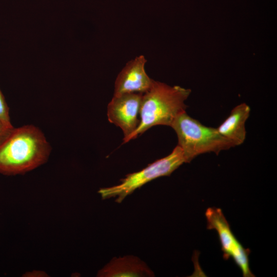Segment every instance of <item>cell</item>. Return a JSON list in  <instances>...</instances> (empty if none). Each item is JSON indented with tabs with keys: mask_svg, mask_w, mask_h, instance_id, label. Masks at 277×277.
I'll use <instances>...</instances> for the list:
<instances>
[{
	"mask_svg": "<svg viewBox=\"0 0 277 277\" xmlns=\"http://www.w3.org/2000/svg\"><path fill=\"white\" fill-rule=\"evenodd\" d=\"M205 216L207 228L215 230L218 234L224 259L231 258L240 268L244 277L254 276L249 268L248 256L250 250L244 248L235 238L222 210L208 208Z\"/></svg>",
	"mask_w": 277,
	"mask_h": 277,
	"instance_id": "5b68a950",
	"label": "cell"
},
{
	"mask_svg": "<svg viewBox=\"0 0 277 277\" xmlns=\"http://www.w3.org/2000/svg\"><path fill=\"white\" fill-rule=\"evenodd\" d=\"M250 110V107L246 103L237 105L216 128L220 134L234 147L242 144L246 139L245 123L249 116Z\"/></svg>",
	"mask_w": 277,
	"mask_h": 277,
	"instance_id": "ba28073f",
	"label": "cell"
},
{
	"mask_svg": "<svg viewBox=\"0 0 277 277\" xmlns=\"http://www.w3.org/2000/svg\"><path fill=\"white\" fill-rule=\"evenodd\" d=\"M184 163H187L186 159L182 149L177 145L167 156L149 164L141 171L127 174L121 180L120 184L101 188L98 192L103 199L115 197V202L121 203L136 189L156 178L169 176Z\"/></svg>",
	"mask_w": 277,
	"mask_h": 277,
	"instance_id": "277c9868",
	"label": "cell"
},
{
	"mask_svg": "<svg viewBox=\"0 0 277 277\" xmlns=\"http://www.w3.org/2000/svg\"><path fill=\"white\" fill-rule=\"evenodd\" d=\"M98 276H152L153 273L139 258L132 255L114 258L100 270Z\"/></svg>",
	"mask_w": 277,
	"mask_h": 277,
	"instance_id": "9c48e42d",
	"label": "cell"
},
{
	"mask_svg": "<svg viewBox=\"0 0 277 277\" xmlns=\"http://www.w3.org/2000/svg\"><path fill=\"white\" fill-rule=\"evenodd\" d=\"M147 60L143 55L129 61L118 74L113 95L126 93H144L150 88L153 80L145 70Z\"/></svg>",
	"mask_w": 277,
	"mask_h": 277,
	"instance_id": "52a82bcc",
	"label": "cell"
},
{
	"mask_svg": "<svg viewBox=\"0 0 277 277\" xmlns=\"http://www.w3.org/2000/svg\"><path fill=\"white\" fill-rule=\"evenodd\" d=\"M13 128H8L0 121V145L6 140Z\"/></svg>",
	"mask_w": 277,
	"mask_h": 277,
	"instance_id": "8fae6325",
	"label": "cell"
},
{
	"mask_svg": "<svg viewBox=\"0 0 277 277\" xmlns=\"http://www.w3.org/2000/svg\"><path fill=\"white\" fill-rule=\"evenodd\" d=\"M170 127L176 134L177 145L182 149L187 163L200 154L209 152L219 154L234 147L220 134L216 128L203 125L186 111L180 114Z\"/></svg>",
	"mask_w": 277,
	"mask_h": 277,
	"instance_id": "3957f363",
	"label": "cell"
},
{
	"mask_svg": "<svg viewBox=\"0 0 277 277\" xmlns=\"http://www.w3.org/2000/svg\"><path fill=\"white\" fill-rule=\"evenodd\" d=\"M0 121L8 128H13L9 114V108L0 90Z\"/></svg>",
	"mask_w": 277,
	"mask_h": 277,
	"instance_id": "30bf717a",
	"label": "cell"
},
{
	"mask_svg": "<svg viewBox=\"0 0 277 277\" xmlns=\"http://www.w3.org/2000/svg\"><path fill=\"white\" fill-rule=\"evenodd\" d=\"M143 94L133 92L113 95L108 105V119L122 130L123 143L140 124L138 115Z\"/></svg>",
	"mask_w": 277,
	"mask_h": 277,
	"instance_id": "8992f818",
	"label": "cell"
},
{
	"mask_svg": "<svg viewBox=\"0 0 277 277\" xmlns=\"http://www.w3.org/2000/svg\"><path fill=\"white\" fill-rule=\"evenodd\" d=\"M191 90L179 86H170L153 80L150 88L143 94L140 124L125 143L136 138L156 125L171 126L174 120L187 107L185 102Z\"/></svg>",
	"mask_w": 277,
	"mask_h": 277,
	"instance_id": "7a4b0ae2",
	"label": "cell"
},
{
	"mask_svg": "<svg viewBox=\"0 0 277 277\" xmlns=\"http://www.w3.org/2000/svg\"><path fill=\"white\" fill-rule=\"evenodd\" d=\"M50 146L36 127L13 128L0 145V173L22 174L44 164L48 159Z\"/></svg>",
	"mask_w": 277,
	"mask_h": 277,
	"instance_id": "6da1fadb",
	"label": "cell"
}]
</instances>
